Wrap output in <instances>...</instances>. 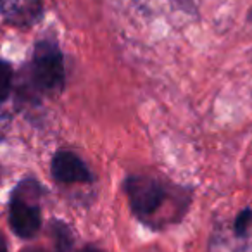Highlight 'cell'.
<instances>
[{
	"mask_svg": "<svg viewBox=\"0 0 252 252\" xmlns=\"http://www.w3.org/2000/svg\"><path fill=\"white\" fill-rule=\"evenodd\" d=\"M126 192L131 211L144 223L152 226L171 223L185 211V199L182 190L151 176H130L126 182Z\"/></svg>",
	"mask_w": 252,
	"mask_h": 252,
	"instance_id": "1",
	"label": "cell"
},
{
	"mask_svg": "<svg viewBox=\"0 0 252 252\" xmlns=\"http://www.w3.org/2000/svg\"><path fill=\"white\" fill-rule=\"evenodd\" d=\"M38 187L35 182H23L16 189L9 206V223L18 237L33 238L42 226V213L36 204Z\"/></svg>",
	"mask_w": 252,
	"mask_h": 252,
	"instance_id": "2",
	"label": "cell"
},
{
	"mask_svg": "<svg viewBox=\"0 0 252 252\" xmlns=\"http://www.w3.org/2000/svg\"><path fill=\"white\" fill-rule=\"evenodd\" d=\"M64 59L54 42H38L33 54V80L40 90L59 94L64 88Z\"/></svg>",
	"mask_w": 252,
	"mask_h": 252,
	"instance_id": "3",
	"label": "cell"
},
{
	"mask_svg": "<svg viewBox=\"0 0 252 252\" xmlns=\"http://www.w3.org/2000/svg\"><path fill=\"white\" fill-rule=\"evenodd\" d=\"M52 176L59 183H88L92 175L76 154L59 151L52 159Z\"/></svg>",
	"mask_w": 252,
	"mask_h": 252,
	"instance_id": "4",
	"label": "cell"
},
{
	"mask_svg": "<svg viewBox=\"0 0 252 252\" xmlns=\"http://www.w3.org/2000/svg\"><path fill=\"white\" fill-rule=\"evenodd\" d=\"M0 12L11 23L30 25L42 14V2L40 0H0Z\"/></svg>",
	"mask_w": 252,
	"mask_h": 252,
	"instance_id": "5",
	"label": "cell"
},
{
	"mask_svg": "<svg viewBox=\"0 0 252 252\" xmlns=\"http://www.w3.org/2000/svg\"><path fill=\"white\" fill-rule=\"evenodd\" d=\"M12 87V67L5 61H0V104L7 100Z\"/></svg>",
	"mask_w": 252,
	"mask_h": 252,
	"instance_id": "6",
	"label": "cell"
},
{
	"mask_svg": "<svg viewBox=\"0 0 252 252\" xmlns=\"http://www.w3.org/2000/svg\"><path fill=\"white\" fill-rule=\"evenodd\" d=\"M0 252H7V249H5V242H4V238H2V235H0Z\"/></svg>",
	"mask_w": 252,
	"mask_h": 252,
	"instance_id": "7",
	"label": "cell"
},
{
	"mask_svg": "<svg viewBox=\"0 0 252 252\" xmlns=\"http://www.w3.org/2000/svg\"><path fill=\"white\" fill-rule=\"evenodd\" d=\"M25 252H43V251H38V249H32V251H25Z\"/></svg>",
	"mask_w": 252,
	"mask_h": 252,
	"instance_id": "8",
	"label": "cell"
}]
</instances>
